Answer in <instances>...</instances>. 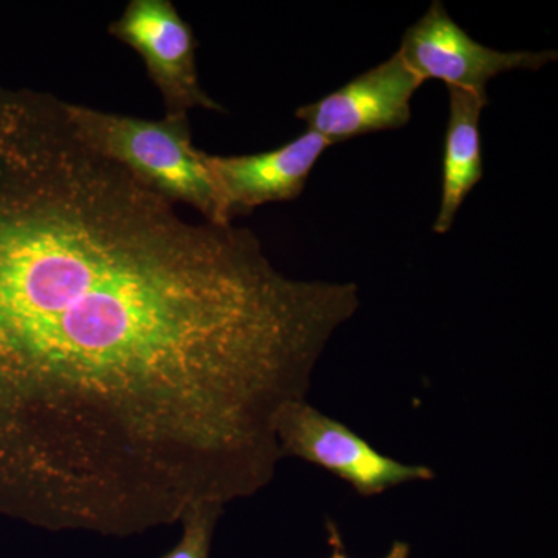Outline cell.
<instances>
[{
	"label": "cell",
	"mask_w": 558,
	"mask_h": 558,
	"mask_svg": "<svg viewBox=\"0 0 558 558\" xmlns=\"http://www.w3.org/2000/svg\"><path fill=\"white\" fill-rule=\"evenodd\" d=\"M278 440L284 457H295L328 470L362 497H376L388 488L432 481L427 465L403 464L374 449L354 429L312 407L293 403L278 422Z\"/></svg>",
	"instance_id": "cell-4"
},
{
	"label": "cell",
	"mask_w": 558,
	"mask_h": 558,
	"mask_svg": "<svg viewBox=\"0 0 558 558\" xmlns=\"http://www.w3.org/2000/svg\"><path fill=\"white\" fill-rule=\"evenodd\" d=\"M450 113L444 143L442 190L433 231L446 234L453 227L459 208L484 174L481 112L488 98L449 89Z\"/></svg>",
	"instance_id": "cell-8"
},
{
	"label": "cell",
	"mask_w": 558,
	"mask_h": 558,
	"mask_svg": "<svg viewBox=\"0 0 558 558\" xmlns=\"http://www.w3.org/2000/svg\"><path fill=\"white\" fill-rule=\"evenodd\" d=\"M65 112L90 149L143 186L172 204L196 209L207 222L231 226L223 218L204 150L194 146L190 116L165 113L160 120H150L69 101Z\"/></svg>",
	"instance_id": "cell-2"
},
{
	"label": "cell",
	"mask_w": 558,
	"mask_h": 558,
	"mask_svg": "<svg viewBox=\"0 0 558 558\" xmlns=\"http://www.w3.org/2000/svg\"><path fill=\"white\" fill-rule=\"evenodd\" d=\"M109 35L145 62L167 116H190L193 109L226 112L201 86L196 35L171 0H131L110 22Z\"/></svg>",
	"instance_id": "cell-3"
},
{
	"label": "cell",
	"mask_w": 558,
	"mask_h": 558,
	"mask_svg": "<svg viewBox=\"0 0 558 558\" xmlns=\"http://www.w3.org/2000/svg\"><path fill=\"white\" fill-rule=\"evenodd\" d=\"M0 86V515L132 537L275 478L354 282L296 279L253 231L193 222Z\"/></svg>",
	"instance_id": "cell-1"
},
{
	"label": "cell",
	"mask_w": 558,
	"mask_h": 558,
	"mask_svg": "<svg viewBox=\"0 0 558 558\" xmlns=\"http://www.w3.org/2000/svg\"><path fill=\"white\" fill-rule=\"evenodd\" d=\"M328 140L307 130L277 149L245 156H215L204 150V163L227 222L263 205L296 199L325 150Z\"/></svg>",
	"instance_id": "cell-7"
},
{
	"label": "cell",
	"mask_w": 558,
	"mask_h": 558,
	"mask_svg": "<svg viewBox=\"0 0 558 558\" xmlns=\"http://www.w3.org/2000/svg\"><path fill=\"white\" fill-rule=\"evenodd\" d=\"M223 510L218 508H196L183 517L182 535L178 545L161 558H209L213 535Z\"/></svg>",
	"instance_id": "cell-9"
},
{
	"label": "cell",
	"mask_w": 558,
	"mask_h": 558,
	"mask_svg": "<svg viewBox=\"0 0 558 558\" xmlns=\"http://www.w3.org/2000/svg\"><path fill=\"white\" fill-rule=\"evenodd\" d=\"M422 84L396 51L339 90L301 106L295 117L332 146L374 132L400 130L410 123L411 98Z\"/></svg>",
	"instance_id": "cell-6"
},
{
	"label": "cell",
	"mask_w": 558,
	"mask_h": 558,
	"mask_svg": "<svg viewBox=\"0 0 558 558\" xmlns=\"http://www.w3.org/2000/svg\"><path fill=\"white\" fill-rule=\"evenodd\" d=\"M398 53L422 83L438 80L447 89L483 98H488L487 84L495 76L513 70L537 72L557 60L556 50L501 51L484 46L459 27L440 0L407 28Z\"/></svg>",
	"instance_id": "cell-5"
},
{
	"label": "cell",
	"mask_w": 558,
	"mask_h": 558,
	"mask_svg": "<svg viewBox=\"0 0 558 558\" xmlns=\"http://www.w3.org/2000/svg\"><path fill=\"white\" fill-rule=\"evenodd\" d=\"M328 542L330 548H332L330 558H348L347 553H344L343 542H341L339 529H337L336 524L330 523V521L328 523ZM384 558H410L409 543L396 542Z\"/></svg>",
	"instance_id": "cell-10"
}]
</instances>
